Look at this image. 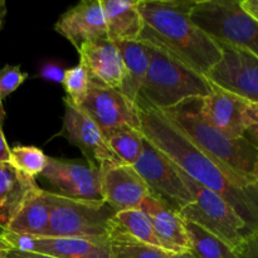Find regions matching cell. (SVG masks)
Here are the masks:
<instances>
[{
	"instance_id": "4fadbf2b",
	"label": "cell",
	"mask_w": 258,
	"mask_h": 258,
	"mask_svg": "<svg viewBox=\"0 0 258 258\" xmlns=\"http://www.w3.org/2000/svg\"><path fill=\"white\" fill-rule=\"evenodd\" d=\"M103 201L115 212L140 208L151 193L134 166L106 163L100 166Z\"/></svg>"
},
{
	"instance_id": "d590c367",
	"label": "cell",
	"mask_w": 258,
	"mask_h": 258,
	"mask_svg": "<svg viewBox=\"0 0 258 258\" xmlns=\"http://www.w3.org/2000/svg\"><path fill=\"white\" fill-rule=\"evenodd\" d=\"M171 258H194L190 252H181V253H173Z\"/></svg>"
},
{
	"instance_id": "ffe728a7",
	"label": "cell",
	"mask_w": 258,
	"mask_h": 258,
	"mask_svg": "<svg viewBox=\"0 0 258 258\" xmlns=\"http://www.w3.org/2000/svg\"><path fill=\"white\" fill-rule=\"evenodd\" d=\"M50 206L45 190L33 189L8 223V231L34 237H45L49 227Z\"/></svg>"
},
{
	"instance_id": "603a6c76",
	"label": "cell",
	"mask_w": 258,
	"mask_h": 258,
	"mask_svg": "<svg viewBox=\"0 0 258 258\" xmlns=\"http://www.w3.org/2000/svg\"><path fill=\"white\" fill-rule=\"evenodd\" d=\"M194 258H238L234 249L213 233L191 222L184 221Z\"/></svg>"
},
{
	"instance_id": "9a60e30c",
	"label": "cell",
	"mask_w": 258,
	"mask_h": 258,
	"mask_svg": "<svg viewBox=\"0 0 258 258\" xmlns=\"http://www.w3.org/2000/svg\"><path fill=\"white\" fill-rule=\"evenodd\" d=\"M140 209L150 217L155 234L165 251L171 253L189 252L190 242L186 234L184 219L178 209L153 193L144 199Z\"/></svg>"
},
{
	"instance_id": "6da1fadb",
	"label": "cell",
	"mask_w": 258,
	"mask_h": 258,
	"mask_svg": "<svg viewBox=\"0 0 258 258\" xmlns=\"http://www.w3.org/2000/svg\"><path fill=\"white\" fill-rule=\"evenodd\" d=\"M140 108L141 134L193 180L218 194L258 233V183L238 175L204 153L161 111Z\"/></svg>"
},
{
	"instance_id": "5bb4252c",
	"label": "cell",
	"mask_w": 258,
	"mask_h": 258,
	"mask_svg": "<svg viewBox=\"0 0 258 258\" xmlns=\"http://www.w3.org/2000/svg\"><path fill=\"white\" fill-rule=\"evenodd\" d=\"M54 30L76 49L93 40L108 38L101 0H85L59 17Z\"/></svg>"
},
{
	"instance_id": "d4e9b609",
	"label": "cell",
	"mask_w": 258,
	"mask_h": 258,
	"mask_svg": "<svg viewBox=\"0 0 258 258\" xmlns=\"http://www.w3.org/2000/svg\"><path fill=\"white\" fill-rule=\"evenodd\" d=\"M112 258H171V252L149 246L126 237L118 229L117 222L110 239Z\"/></svg>"
},
{
	"instance_id": "ac0fdd59",
	"label": "cell",
	"mask_w": 258,
	"mask_h": 258,
	"mask_svg": "<svg viewBox=\"0 0 258 258\" xmlns=\"http://www.w3.org/2000/svg\"><path fill=\"white\" fill-rule=\"evenodd\" d=\"M107 35L112 42H138L144 20L138 0H101Z\"/></svg>"
},
{
	"instance_id": "3957f363",
	"label": "cell",
	"mask_w": 258,
	"mask_h": 258,
	"mask_svg": "<svg viewBox=\"0 0 258 258\" xmlns=\"http://www.w3.org/2000/svg\"><path fill=\"white\" fill-rule=\"evenodd\" d=\"M161 112L204 153L238 175L258 183V149L244 138H228L213 127L202 113V98H189Z\"/></svg>"
},
{
	"instance_id": "1f68e13d",
	"label": "cell",
	"mask_w": 258,
	"mask_h": 258,
	"mask_svg": "<svg viewBox=\"0 0 258 258\" xmlns=\"http://www.w3.org/2000/svg\"><path fill=\"white\" fill-rule=\"evenodd\" d=\"M63 75H64V71L60 67L54 64H45L42 68V76L45 80L54 81V82H60L62 83Z\"/></svg>"
},
{
	"instance_id": "7c38bea8",
	"label": "cell",
	"mask_w": 258,
	"mask_h": 258,
	"mask_svg": "<svg viewBox=\"0 0 258 258\" xmlns=\"http://www.w3.org/2000/svg\"><path fill=\"white\" fill-rule=\"evenodd\" d=\"M66 112L60 136L77 146L90 165L100 168L106 163H120L110 149L107 139L95 121L64 98Z\"/></svg>"
},
{
	"instance_id": "30bf717a",
	"label": "cell",
	"mask_w": 258,
	"mask_h": 258,
	"mask_svg": "<svg viewBox=\"0 0 258 258\" xmlns=\"http://www.w3.org/2000/svg\"><path fill=\"white\" fill-rule=\"evenodd\" d=\"M134 169L143 178L150 191L180 211L193 203L194 197L179 175L175 165L149 140H144L143 153Z\"/></svg>"
},
{
	"instance_id": "e575fe53",
	"label": "cell",
	"mask_w": 258,
	"mask_h": 258,
	"mask_svg": "<svg viewBox=\"0 0 258 258\" xmlns=\"http://www.w3.org/2000/svg\"><path fill=\"white\" fill-rule=\"evenodd\" d=\"M10 160V148L8 145L7 140H5L4 133L0 126V163H9Z\"/></svg>"
},
{
	"instance_id": "5b68a950",
	"label": "cell",
	"mask_w": 258,
	"mask_h": 258,
	"mask_svg": "<svg viewBox=\"0 0 258 258\" xmlns=\"http://www.w3.org/2000/svg\"><path fill=\"white\" fill-rule=\"evenodd\" d=\"M50 206L45 237L110 241L116 227V212L105 201H83L47 191Z\"/></svg>"
},
{
	"instance_id": "52a82bcc",
	"label": "cell",
	"mask_w": 258,
	"mask_h": 258,
	"mask_svg": "<svg viewBox=\"0 0 258 258\" xmlns=\"http://www.w3.org/2000/svg\"><path fill=\"white\" fill-rule=\"evenodd\" d=\"M189 18L218 44L247 48L258 55V24L237 0L194 2Z\"/></svg>"
},
{
	"instance_id": "8992f818",
	"label": "cell",
	"mask_w": 258,
	"mask_h": 258,
	"mask_svg": "<svg viewBox=\"0 0 258 258\" xmlns=\"http://www.w3.org/2000/svg\"><path fill=\"white\" fill-rule=\"evenodd\" d=\"M175 168L194 197L193 203L179 211L181 218L203 227L228 244L237 253L246 239L253 236L247 228L246 223L222 197L197 183L176 165Z\"/></svg>"
},
{
	"instance_id": "d6a6232c",
	"label": "cell",
	"mask_w": 258,
	"mask_h": 258,
	"mask_svg": "<svg viewBox=\"0 0 258 258\" xmlns=\"http://www.w3.org/2000/svg\"><path fill=\"white\" fill-rule=\"evenodd\" d=\"M0 258H55L42 253H33V252H20L14 249H0Z\"/></svg>"
},
{
	"instance_id": "f35d334b",
	"label": "cell",
	"mask_w": 258,
	"mask_h": 258,
	"mask_svg": "<svg viewBox=\"0 0 258 258\" xmlns=\"http://www.w3.org/2000/svg\"><path fill=\"white\" fill-rule=\"evenodd\" d=\"M2 229H3V227H2V226H0V231H2Z\"/></svg>"
},
{
	"instance_id": "f1b7e54d",
	"label": "cell",
	"mask_w": 258,
	"mask_h": 258,
	"mask_svg": "<svg viewBox=\"0 0 258 258\" xmlns=\"http://www.w3.org/2000/svg\"><path fill=\"white\" fill-rule=\"evenodd\" d=\"M28 78V73L22 72L19 66L7 64L0 68V100L3 101L12 95Z\"/></svg>"
},
{
	"instance_id": "f546056e",
	"label": "cell",
	"mask_w": 258,
	"mask_h": 258,
	"mask_svg": "<svg viewBox=\"0 0 258 258\" xmlns=\"http://www.w3.org/2000/svg\"><path fill=\"white\" fill-rule=\"evenodd\" d=\"M244 118H246V127H244L243 138L258 149V103H247Z\"/></svg>"
},
{
	"instance_id": "8d00e7d4",
	"label": "cell",
	"mask_w": 258,
	"mask_h": 258,
	"mask_svg": "<svg viewBox=\"0 0 258 258\" xmlns=\"http://www.w3.org/2000/svg\"><path fill=\"white\" fill-rule=\"evenodd\" d=\"M4 120H5V110H4V106H3L2 100H0V126H3Z\"/></svg>"
},
{
	"instance_id": "8fae6325",
	"label": "cell",
	"mask_w": 258,
	"mask_h": 258,
	"mask_svg": "<svg viewBox=\"0 0 258 258\" xmlns=\"http://www.w3.org/2000/svg\"><path fill=\"white\" fill-rule=\"evenodd\" d=\"M40 175L63 197L83 201H103L100 168L88 163L49 158Z\"/></svg>"
},
{
	"instance_id": "277c9868",
	"label": "cell",
	"mask_w": 258,
	"mask_h": 258,
	"mask_svg": "<svg viewBox=\"0 0 258 258\" xmlns=\"http://www.w3.org/2000/svg\"><path fill=\"white\" fill-rule=\"evenodd\" d=\"M143 43L148 48L149 70L136 102L139 107L165 111L189 98H204L212 92L213 85L206 76L159 45Z\"/></svg>"
},
{
	"instance_id": "4dcf8cb0",
	"label": "cell",
	"mask_w": 258,
	"mask_h": 258,
	"mask_svg": "<svg viewBox=\"0 0 258 258\" xmlns=\"http://www.w3.org/2000/svg\"><path fill=\"white\" fill-rule=\"evenodd\" d=\"M237 254L238 258H258V237L256 234L246 239Z\"/></svg>"
},
{
	"instance_id": "cb8c5ba5",
	"label": "cell",
	"mask_w": 258,
	"mask_h": 258,
	"mask_svg": "<svg viewBox=\"0 0 258 258\" xmlns=\"http://www.w3.org/2000/svg\"><path fill=\"white\" fill-rule=\"evenodd\" d=\"M115 219L117 227L126 237L149 246L163 248L160 239L155 234L153 223L148 214L140 208L116 212Z\"/></svg>"
},
{
	"instance_id": "4316f807",
	"label": "cell",
	"mask_w": 258,
	"mask_h": 258,
	"mask_svg": "<svg viewBox=\"0 0 258 258\" xmlns=\"http://www.w3.org/2000/svg\"><path fill=\"white\" fill-rule=\"evenodd\" d=\"M48 156L35 146H15L10 149L9 164L19 173L34 179L44 171Z\"/></svg>"
},
{
	"instance_id": "7402d4cb",
	"label": "cell",
	"mask_w": 258,
	"mask_h": 258,
	"mask_svg": "<svg viewBox=\"0 0 258 258\" xmlns=\"http://www.w3.org/2000/svg\"><path fill=\"white\" fill-rule=\"evenodd\" d=\"M125 66V78L120 91L134 103L138 102L139 95L145 82L149 70V53L145 43L115 42Z\"/></svg>"
},
{
	"instance_id": "ab89813d",
	"label": "cell",
	"mask_w": 258,
	"mask_h": 258,
	"mask_svg": "<svg viewBox=\"0 0 258 258\" xmlns=\"http://www.w3.org/2000/svg\"><path fill=\"white\" fill-rule=\"evenodd\" d=\"M256 236H257V237H258V233H256Z\"/></svg>"
},
{
	"instance_id": "74e56055",
	"label": "cell",
	"mask_w": 258,
	"mask_h": 258,
	"mask_svg": "<svg viewBox=\"0 0 258 258\" xmlns=\"http://www.w3.org/2000/svg\"><path fill=\"white\" fill-rule=\"evenodd\" d=\"M5 14V4L3 2H0V27L3 24V18H4Z\"/></svg>"
},
{
	"instance_id": "9c48e42d",
	"label": "cell",
	"mask_w": 258,
	"mask_h": 258,
	"mask_svg": "<svg viewBox=\"0 0 258 258\" xmlns=\"http://www.w3.org/2000/svg\"><path fill=\"white\" fill-rule=\"evenodd\" d=\"M222 58L206 75L216 87L258 103V55L247 48L219 44Z\"/></svg>"
},
{
	"instance_id": "44dd1931",
	"label": "cell",
	"mask_w": 258,
	"mask_h": 258,
	"mask_svg": "<svg viewBox=\"0 0 258 258\" xmlns=\"http://www.w3.org/2000/svg\"><path fill=\"white\" fill-rule=\"evenodd\" d=\"M34 179L19 173L9 163H0V226L7 228L28 194L37 188Z\"/></svg>"
},
{
	"instance_id": "d6986e66",
	"label": "cell",
	"mask_w": 258,
	"mask_h": 258,
	"mask_svg": "<svg viewBox=\"0 0 258 258\" xmlns=\"http://www.w3.org/2000/svg\"><path fill=\"white\" fill-rule=\"evenodd\" d=\"M33 253L55 258H112L110 241L67 237H35Z\"/></svg>"
},
{
	"instance_id": "ba28073f",
	"label": "cell",
	"mask_w": 258,
	"mask_h": 258,
	"mask_svg": "<svg viewBox=\"0 0 258 258\" xmlns=\"http://www.w3.org/2000/svg\"><path fill=\"white\" fill-rule=\"evenodd\" d=\"M78 108L95 121L106 139L120 131H141L139 106L120 90L107 87L92 77L87 97Z\"/></svg>"
},
{
	"instance_id": "e0dca14e",
	"label": "cell",
	"mask_w": 258,
	"mask_h": 258,
	"mask_svg": "<svg viewBox=\"0 0 258 258\" xmlns=\"http://www.w3.org/2000/svg\"><path fill=\"white\" fill-rule=\"evenodd\" d=\"M248 101L213 86L207 97L202 98V113L213 127L228 138H243L246 107Z\"/></svg>"
},
{
	"instance_id": "836d02e7",
	"label": "cell",
	"mask_w": 258,
	"mask_h": 258,
	"mask_svg": "<svg viewBox=\"0 0 258 258\" xmlns=\"http://www.w3.org/2000/svg\"><path fill=\"white\" fill-rule=\"evenodd\" d=\"M241 7L244 12L258 24V0H241Z\"/></svg>"
},
{
	"instance_id": "2e32d148",
	"label": "cell",
	"mask_w": 258,
	"mask_h": 258,
	"mask_svg": "<svg viewBox=\"0 0 258 258\" xmlns=\"http://www.w3.org/2000/svg\"><path fill=\"white\" fill-rule=\"evenodd\" d=\"M77 50L80 62L87 68L93 80L120 90L125 78V66L115 42L103 38L85 43Z\"/></svg>"
},
{
	"instance_id": "83f0119b",
	"label": "cell",
	"mask_w": 258,
	"mask_h": 258,
	"mask_svg": "<svg viewBox=\"0 0 258 258\" xmlns=\"http://www.w3.org/2000/svg\"><path fill=\"white\" fill-rule=\"evenodd\" d=\"M62 85L66 91V100L70 101L76 107H80L85 98L87 97L91 87V75L87 68L78 63L72 68L64 71Z\"/></svg>"
},
{
	"instance_id": "484cf974",
	"label": "cell",
	"mask_w": 258,
	"mask_h": 258,
	"mask_svg": "<svg viewBox=\"0 0 258 258\" xmlns=\"http://www.w3.org/2000/svg\"><path fill=\"white\" fill-rule=\"evenodd\" d=\"M144 135L141 131L126 130L108 136L107 143L121 164L134 166L143 153Z\"/></svg>"
},
{
	"instance_id": "7a4b0ae2",
	"label": "cell",
	"mask_w": 258,
	"mask_h": 258,
	"mask_svg": "<svg viewBox=\"0 0 258 258\" xmlns=\"http://www.w3.org/2000/svg\"><path fill=\"white\" fill-rule=\"evenodd\" d=\"M193 4L176 0H138L144 20L139 40L159 45L206 76L221 60L222 49L190 20Z\"/></svg>"
}]
</instances>
